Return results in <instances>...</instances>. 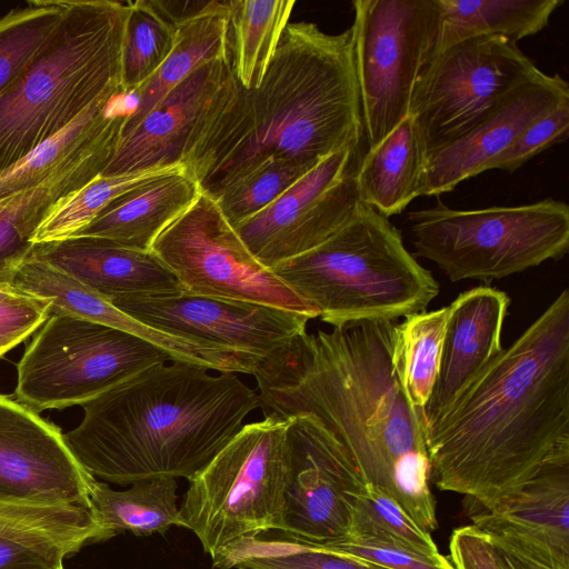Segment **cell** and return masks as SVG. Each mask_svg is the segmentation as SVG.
Wrapping results in <instances>:
<instances>
[{
  "label": "cell",
  "instance_id": "1",
  "mask_svg": "<svg viewBox=\"0 0 569 569\" xmlns=\"http://www.w3.org/2000/svg\"><path fill=\"white\" fill-rule=\"evenodd\" d=\"M398 320L307 331L256 366L266 416L318 418L365 481L382 489L426 532L438 527L422 415L406 392Z\"/></svg>",
  "mask_w": 569,
  "mask_h": 569
},
{
  "label": "cell",
  "instance_id": "2",
  "mask_svg": "<svg viewBox=\"0 0 569 569\" xmlns=\"http://www.w3.org/2000/svg\"><path fill=\"white\" fill-rule=\"evenodd\" d=\"M569 440V290L426 432L430 481L488 508Z\"/></svg>",
  "mask_w": 569,
  "mask_h": 569
},
{
  "label": "cell",
  "instance_id": "3",
  "mask_svg": "<svg viewBox=\"0 0 569 569\" xmlns=\"http://www.w3.org/2000/svg\"><path fill=\"white\" fill-rule=\"evenodd\" d=\"M362 138L351 28L329 34L312 22H289L259 86L238 83L182 164L216 198L264 163L312 169Z\"/></svg>",
  "mask_w": 569,
  "mask_h": 569
},
{
  "label": "cell",
  "instance_id": "4",
  "mask_svg": "<svg viewBox=\"0 0 569 569\" xmlns=\"http://www.w3.org/2000/svg\"><path fill=\"white\" fill-rule=\"evenodd\" d=\"M182 361L151 367L82 405L63 433L80 466L117 485L154 478L191 480L260 407L237 373H208Z\"/></svg>",
  "mask_w": 569,
  "mask_h": 569
},
{
  "label": "cell",
  "instance_id": "5",
  "mask_svg": "<svg viewBox=\"0 0 569 569\" xmlns=\"http://www.w3.org/2000/svg\"><path fill=\"white\" fill-rule=\"evenodd\" d=\"M128 2L69 0L46 47L0 91V171L121 87ZM122 88V87H121Z\"/></svg>",
  "mask_w": 569,
  "mask_h": 569
},
{
  "label": "cell",
  "instance_id": "6",
  "mask_svg": "<svg viewBox=\"0 0 569 569\" xmlns=\"http://www.w3.org/2000/svg\"><path fill=\"white\" fill-rule=\"evenodd\" d=\"M271 270L332 327L426 311L440 290L401 232L361 201L323 243Z\"/></svg>",
  "mask_w": 569,
  "mask_h": 569
},
{
  "label": "cell",
  "instance_id": "7",
  "mask_svg": "<svg viewBox=\"0 0 569 569\" xmlns=\"http://www.w3.org/2000/svg\"><path fill=\"white\" fill-rule=\"evenodd\" d=\"M416 256L452 281H491L562 258L569 207L552 198L521 206L457 210L437 204L407 216Z\"/></svg>",
  "mask_w": 569,
  "mask_h": 569
},
{
  "label": "cell",
  "instance_id": "8",
  "mask_svg": "<svg viewBox=\"0 0 569 569\" xmlns=\"http://www.w3.org/2000/svg\"><path fill=\"white\" fill-rule=\"evenodd\" d=\"M287 426L276 416L243 425L189 480L178 526L191 530L211 559L244 539L282 530Z\"/></svg>",
  "mask_w": 569,
  "mask_h": 569
},
{
  "label": "cell",
  "instance_id": "9",
  "mask_svg": "<svg viewBox=\"0 0 569 569\" xmlns=\"http://www.w3.org/2000/svg\"><path fill=\"white\" fill-rule=\"evenodd\" d=\"M171 361L129 332L68 316H50L17 366L14 396L37 413L82 406L138 373Z\"/></svg>",
  "mask_w": 569,
  "mask_h": 569
},
{
  "label": "cell",
  "instance_id": "10",
  "mask_svg": "<svg viewBox=\"0 0 569 569\" xmlns=\"http://www.w3.org/2000/svg\"><path fill=\"white\" fill-rule=\"evenodd\" d=\"M353 61L368 150L409 116L415 87L440 50L438 0H353Z\"/></svg>",
  "mask_w": 569,
  "mask_h": 569
},
{
  "label": "cell",
  "instance_id": "11",
  "mask_svg": "<svg viewBox=\"0 0 569 569\" xmlns=\"http://www.w3.org/2000/svg\"><path fill=\"white\" fill-rule=\"evenodd\" d=\"M540 72L501 37L477 36L441 50L418 80L409 110L426 160L466 136L511 90Z\"/></svg>",
  "mask_w": 569,
  "mask_h": 569
},
{
  "label": "cell",
  "instance_id": "12",
  "mask_svg": "<svg viewBox=\"0 0 569 569\" xmlns=\"http://www.w3.org/2000/svg\"><path fill=\"white\" fill-rule=\"evenodd\" d=\"M150 251L170 270L181 292L254 302L318 318V310L261 264L201 192L153 241Z\"/></svg>",
  "mask_w": 569,
  "mask_h": 569
},
{
  "label": "cell",
  "instance_id": "13",
  "mask_svg": "<svg viewBox=\"0 0 569 569\" xmlns=\"http://www.w3.org/2000/svg\"><path fill=\"white\" fill-rule=\"evenodd\" d=\"M366 487L350 453L318 418H288L282 530H273L276 538L309 548L345 540Z\"/></svg>",
  "mask_w": 569,
  "mask_h": 569
},
{
  "label": "cell",
  "instance_id": "14",
  "mask_svg": "<svg viewBox=\"0 0 569 569\" xmlns=\"http://www.w3.org/2000/svg\"><path fill=\"white\" fill-rule=\"evenodd\" d=\"M360 147L328 156L272 204L233 227L253 257L272 269L317 248L343 227L360 203Z\"/></svg>",
  "mask_w": 569,
  "mask_h": 569
},
{
  "label": "cell",
  "instance_id": "15",
  "mask_svg": "<svg viewBox=\"0 0 569 569\" xmlns=\"http://www.w3.org/2000/svg\"><path fill=\"white\" fill-rule=\"evenodd\" d=\"M111 302L153 329L256 362L305 332L311 320L276 307L183 292L133 295Z\"/></svg>",
  "mask_w": 569,
  "mask_h": 569
},
{
  "label": "cell",
  "instance_id": "16",
  "mask_svg": "<svg viewBox=\"0 0 569 569\" xmlns=\"http://www.w3.org/2000/svg\"><path fill=\"white\" fill-rule=\"evenodd\" d=\"M93 478L59 427L0 393V503L90 509Z\"/></svg>",
  "mask_w": 569,
  "mask_h": 569
},
{
  "label": "cell",
  "instance_id": "17",
  "mask_svg": "<svg viewBox=\"0 0 569 569\" xmlns=\"http://www.w3.org/2000/svg\"><path fill=\"white\" fill-rule=\"evenodd\" d=\"M237 88L230 59L203 64L168 93L137 128L120 137L101 174L182 164L202 128Z\"/></svg>",
  "mask_w": 569,
  "mask_h": 569
},
{
  "label": "cell",
  "instance_id": "18",
  "mask_svg": "<svg viewBox=\"0 0 569 569\" xmlns=\"http://www.w3.org/2000/svg\"><path fill=\"white\" fill-rule=\"evenodd\" d=\"M569 101L559 74L540 72L511 90L471 131L425 163L421 196L439 197L489 170L493 160L535 120Z\"/></svg>",
  "mask_w": 569,
  "mask_h": 569
},
{
  "label": "cell",
  "instance_id": "19",
  "mask_svg": "<svg viewBox=\"0 0 569 569\" xmlns=\"http://www.w3.org/2000/svg\"><path fill=\"white\" fill-rule=\"evenodd\" d=\"M569 440L536 472L488 508H468L472 525L552 556L569 568Z\"/></svg>",
  "mask_w": 569,
  "mask_h": 569
},
{
  "label": "cell",
  "instance_id": "20",
  "mask_svg": "<svg viewBox=\"0 0 569 569\" xmlns=\"http://www.w3.org/2000/svg\"><path fill=\"white\" fill-rule=\"evenodd\" d=\"M509 303L506 292L478 286L449 305L439 371L422 412L426 432L502 350L501 330Z\"/></svg>",
  "mask_w": 569,
  "mask_h": 569
},
{
  "label": "cell",
  "instance_id": "21",
  "mask_svg": "<svg viewBox=\"0 0 569 569\" xmlns=\"http://www.w3.org/2000/svg\"><path fill=\"white\" fill-rule=\"evenodd\" d=\"M30 257L62 270L110 301L181 292L174 276L151 251L106 239L76 237L36 244Z\"/></svg>",
  "mask_w": 569,
  "mask_h": 569
},
{
  "label": "cell",
  "instance_id": "22",
  "mask_svg": "<svg viewBox=\"0 0 569 569\" xmlns=\"http://www.w3.org/2000/svg\"><path fill=\"white\" fill-rule=\"evenodd\" d=\"M121 132H114L70 159L44 181L0 200V283H12L33 251V236L49 209L62 197L101 174Z\"/></svg>",
  "mask_w": 569,
  "mask_h": 569
},
{
  "label": "cell",
  "instance_id": "23",
  "mask_svg": "<svg viewBox=\"0 0 569 569\" xmlns=\"http://www.w3.org/2000/svg\"><path fill=\"white\" fill-rule=\"evenodd\" d=\"M12 283L23 292L49 299V317L68 316L120 329L159 347L171 361L198 365L206 356L207 348L202 342L172 336L140 322L73 277L33 257L19 268Z\"/></svg>",
  "mask_w": 569,
  "mask_h": 569
},
{
  "label": "cell",
  "instance_id": "24",
  "mask_svg": "<svg viewBox=\"0 0 569 569\" xmlns=\"http://www.w3.org/2000/svg\"><path fill=\"white\" fill-rule=\"evenodd\" d=\"M201 190L184 169L146 182L111 201L71 238L106 239L150 251L157 237L198 199Z\"/></svg>",
  "mask_w": 569,
  "mask_h": 569
},
{
  "label": "cell",
  "instance_id": "25",
  "mask_svg": "<svg viewBox=\"0 0 569 569\" xmlns=\"http://www.w3.org/2000/svg\"><path fill=\"white\" fill-rule=\"evenodd\" d=\"M229 13L230 0H208L202 10L176 24L174 46L156 73L132 94L136 102L121 136L137 128L197 69L217 59H230Z\"/></svg>",
  "mask_w": 569,
  "mask_h": 569
},
{
  "label": "cell",
  "instance_id": "26",
  "mask_svg": "<svg viewBox=\"0 0 569 569\" xmlns=\"http://www.w3.org/2000/svg\"><path fill=\"white\" fill-rule=\"evenodd\" d=\"M126 97L129 96L121 87L108 90L69 126L0 171V200L38 186L70 159L110 134L122 132L132 111L123 107Z\"/></svg>",
  "mask_w": 569,
  "mask_h": 569
},
{
  "label": "cell",
  "instance_id": "27",
  "mask_svg": "<svg viewBox=\"0 0 569 569\" xmlns=\"http://www.w3.org/2000/svg\"><path fill=\"white\" fill-rule=\"evenodd\" d=\"M426 157L413 119L406 117L360 159L356 181L361 202L386 218L421 196Z\"/></svg>",
  "mask_w": 569,
  "mask_h": 569
},
{
  "label": "cell",
  "instance_id": "28",
  "mask_svg": "<svg viewBox=\"0 0 569 569\" xmlns=\"http://www.w3.org/2000/svg\"><path fill=\"white\" fill-rule=\"evenodd\" d=\"M440 50L477 36L516 43L542 31L563 0H438ZM438 52V53H439Z\"/></svg>",
  "mask_w": 569,
  "mask_h": 569
},
{
  "label": "cell",
  "instance_id": "29",
  "mask_svg": "<svg viewBox=\"0 0 569 569\" xmlns=\"http://www.w3.org/2000/svg\"><path fill=\"white\" fill-rule=\"evenodd\" d=\"M177 480L170 477L140 480L130 489L113 490L93 478L90 509L108 539L122 531L136 536L166 533L179 523Z\"/></svg>",
  "mask_w": 569,
  "mask_h": 569
},
{
  "label": "cell",
  "instance_id": "30",
  "mask_svg": "<svg viewBox=\"0 0 569 569\" xmlns=\"http://www.w3.org/2000/svg\"><path fill=\"white\" fill-rule=\"evenodd\" d=\"M295 0H230L231 70L244 89H256L274 54Z\"/></svg>",
  "mask_w": 569,
  "mask_h": 569
},
{
  "label": "cell",
  "instance_id": "31",
  "mask_svg": "<svg viewBox=\"0 0 569 569\" xmlns=\"http://www.w3.org/2000/svg\"><path fill=\"white\" fill-rule=\"evenodd\" d=\"M183 169V164H173L119 176L99 174L59 199L42 219L32 241L36 246L69 239L87 227L116 198L161 176Z\"/></svg>",
  "mask_w": 569,
  "mask_h": 569
},
{
  "label": "cell",
  "instance_id": "32",
  "mask_svg": "<svg viewBox=\"0 0 569 569\" xmlns=\"http://www.w3.org/2000/svg\"><path fill=\"white\" fill-rule=\"evenodd\" d=\"M128 6L121 52V87L131 97L171 52L177 28L154 0L128 1Z\"/></svg>",
  "mask_w": 569,
  "mask_h": 569
},
{
  "label": "cell",
  "instance_id": "33",
  "mask_svg": "<svg viewBox=\"0 0 569 569\" xmlns=\"http://www.w3.org/2000/svg\"><path fill=\"white\" fill-rule=\"evenodd\" d=\"M448 315L449 306L408 316L398 325L397 357L403 386L421 415L438 376Z\"/></svg>",
  "mask_w": 569,
  "mask_h": 569
},
{
  "label": "cell",
  "instance_id": "34",
  "mask_svg": "<svg viewBox=\"0 0 569 569\" xmlns=\"http://www.w3.org/2000/svg\"><path fill=\"white\" fill-rule=\"evenodd\" d=\"M69 0H31L0 18V91L40 53L59 28Z\"/></svg>",
  "mask_w": 569,
  "mask_h": 569
},
{
  "label": "cell",
  "instance_id": "35",
  "mask_svg": "<svg viewBox=\"0 0 569 569\" xmlns=\"http://www.w3.org/2000/svg\"><path fill=\"white\" fill-rule=\"evenodd\" d=\"M0 535L33 542H59L79 550L88 543L108 540L91 509L76 507L0 503Z\"/></svg>",
  "mask_w": 569,
  "mask_h": 569
},
{
  "label": "cell",
  "instance_id": "36",
  "mask_svg": "<svg viewBox=\"0 0 569 569\" xmlns=\"http://www.w3.org/2000/svg\"><path fill=\"white\" fill-rule=\"evenodd\" d=\"M351 538L391 540L425 556L441 555L431 535L423 531L382 489L370 483L355 507L346 539Z\"/></svg>",
  "mask_w": 569,
  "mask_h": 569
},
{
  "label": "cell",
  "instance_id": "37",
  "mask_svg": "<svg viewBox=\"0 0 569 569\" xmlns=\"http://www.w3.org/2000/svg\"><path fill=\"white\" fill-rule=\"evenodd\" d=\"M310 170L291 162H268L228 186L213 199L226 219L236 227L272 204Z\"/></svg>",
  "mask_w": 569,
  "mask_h": 569
},
{
  "label": "cell",
  "instance_id": "38",
  "mask_svg": "<svg viewBox=\"0 0 569 569\" xmlns=\"http://www.w3.org/2000/svg\"><path fill=\"white\" fill-rule=\"evenodd\" d=\"M236 566L250 569H388L337 552L309 548L274 538L253 537L239 549Z\"/></svg>",
  "mask_w": 569,
  "mask_h": 569
},
{
  "label": "cell",
  "instance_id": "39",
  "mask_svg": "<svg viewBox=\"0 0 569 569\" xmlns=\"http://www.w3.org/2000/svg\"><path fill=\"white\" fill-rule=\"evenodd\" d=\"M569 133V101L531 122L491 163L489 170L515 172L535 156L565 141Z\"/></svg>",
  "mask_w": 569,
  "mask_h": 569
},
{
  "label": "cell",
  "instance_id": "40",
  "mask_svg": "<svg viewBox=\"0 0 569 569\" xmlns=\"http://www.w3.org/2000/svg\"><path fill=\"white\" fill-rule=\"evenodd\" d=\"M321 549L388 569H456L449 557L425 556L391 540L351 538Z\"/></svg>",
  "mask_w": 569,
  "mask_h": 569
},
{
  "label": "cell",
  "instance_id": "41",
  "mask_svg": "<svg viewBox=\"0 0 569 569\" xmlns=\"http://www.w3.org/2000/svg\"><path fill=\"white\" fill-rule=\"evenodd\" d=\"M50 306L49 299L27 292L0 302V358L47 321Z\"/></svg>",
  "mask_w": 569,
  "mask_h": 569
},
{
  "label": "cell",
  "instance_id": "42",
  "mask_svg": "<svg viewBox=\"0 0 569 569\" xmlns=\"http://www.w3.org/2000/svg\"><path fill=\"white\" fill-rule=\"evenodd\" d=\"M78 548L52 541L33 542L0 535V569H64L67 556Z\"/></svg>",
  "mask_w": 569,
  "mask_h": 569
},
{
  "label": "cell",
  "instance_id": "43",
  "mask_svg": "<svg viewBox=\"0 0 569 569\" xmlns=\"http://www.w3.org/2000/svg\"><path fill=\"white\" fill-rule=\"evenodd\" d=\"M449 550L456 569H506L490 536L473 525L452 531Z\"/></svg>",
  "mask_w": 569,
  "mask_h": 569
},
{
  "label": "cell",
  "instance_id": "44",
  "mask_svg": "<svg viewBox=\"0 0 569 569\" xmlns=\"http://www.w3.org/2000/svg\"><path fill=\"white\" fill-rule=\"evenodd\" d=\"M490 538L506 569H569L553 560L530 551L508 538L501 536H490Z\"/></svg>",
  "mask_w": 569,
  "mask_h": 569
},
{
  "label": "cell",
  "instance_id": "45",
  "mask_svg": "<svg viewBox=\"0 0 569 569\" xmlns=\"http://www.w3.org/2000/svg\"><path fill=\"white\" fill-rule=\"evenodd\" d=\"M26 292L18 289L13 283H0V302L21 296Z\"/></svg>",
  "mask_w": 569,
  "mask_h": 569
},
{
  "label": "cell",
  "instance_id": "46",
  "mask_svg": "<svg viewBox=\"0 0 569 569\" xmlns=\"http://www.w3.org/2000/svg\"><path fill=\"white\" fill-rule=\"evenodd\" d=\"M240 569H250V568H240Z\"/></svg>",
  "mask_w": 569,
  "mask_h": 569
}]
</instances>
